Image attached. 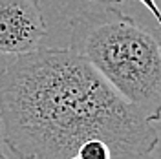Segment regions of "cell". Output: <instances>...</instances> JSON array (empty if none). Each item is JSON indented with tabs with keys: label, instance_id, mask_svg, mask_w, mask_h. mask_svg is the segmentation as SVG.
I'll return each mask as SVG.
<instances>
[{
	"label": "cell",
	"instance_id": "obj_1",
	"mask_svg": "<svg viewBox=\"0 0 161 159\" xmlns=\"http://www.w3.org/2000/svg\"><path fill=\"white\" fill-rule=\"evenodd\" d=\"M13 57L0 70L2 141L13 156L75 159L92 137L121 159L156 150L152 123L75 51L39 46Z\"/></svg>",
	"mask_w": 161,
	"mask_h": 159
},
{
	"label": "cell",
	"instance_id": "obj_2",
	"mask_svg": "<svg viewBox=\"0 0 161 159\" xmlns=\"http://www.w3.org/2000/svg\"><path fill=\"white\" fill-rule=\"evenodd\" d=\"M70 50L150 123L161 119V44L130 15L79 11L70 20Z\"/></svg>",
	"mask_w": 161,
	"mask_h": 159
},
{
	"label": "cell",
	"instance_id": "obj_3",
	"mask_svg": "<svg viewBox=\"0 0 161 159\" xmlns=\"http://www.w3.org/2000/svg\"><path fill=\"white\" fill-rule=\"evenodd\" d=\"M46 33L40 0H0V55L37 50Z\"/></svg>",
	"mask_w": 161,
	"mask_h": 159
},
{
	"label": "cell",
	"instance_id": "obj_4",
	"mask_svg": "<svg viewBox=\"0 0 161 159\" xmlns=\"http://www.w3.org/2000/svg\"><path fill=\"white\" fill-rule=\"evenodd\" d=\"M75 159H114V156H112V150L106 145V141L92 137L79 146Z\"/></svg>",
	"mask_w": 161,
	"mask_h": 159
},
{
	"label": "cell",
	"instance_id": "obj_5",
	"mask_svg": "<svg viewBox=\"0 0 161 159\" xmlns=\"http://www.w3.org/2000/svg\"><path fill=\"white\" fill-rule=\"evenodd\" d=\"M92 2H99V4H104V6H112V4H119V2H130V0H92ZM139 4H143L147 9L150 11V15L156 19L158 15H161L159 6L156 4V0H137Z\"/></svg>",
	"mask_w": 161,
	"mask_h": 159
},
{
	"label": "cell",
	"instance_id": "obj_6",
	"mask_svg": "<svg viewBox=\"0 0 161 159\" xmlns=\"http://www.w3.org/2000/svg\"><path fill=\"white\" fill-rule=\"evenodd\" d=\"M2 145H4V141H2V123H0V157H4V152H2Z\"/></svg>",
	"mask_w": 161,
	"mask_h": 159
},
{
	"label": "cell",
	"instance_id": "obj_7",
	"mask_svg": "<svg viewBox=\"0 0 161 159\" xmlns=\"http://www.w3.org/2000/svg\"><path fill=\"white\" fill-rule=\"evenodd\" d=\"M156 22L159 24V28H161V15H158V17H156Z\"/></svg>",
	"mask_w": 161,
	"mask_h": 159
}]
</instances>
